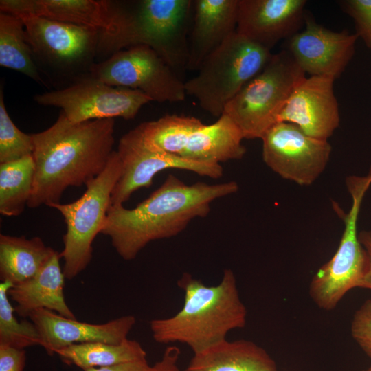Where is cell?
<instances>
[{"label":"cell","mask_w":371,"mask_h":371,"mask_svg":"<svg viewBox=\"0 0 371 371\" xmlns=\"http://www.w3.org/2000/svg\"><path fill=\"white\" fill-rule=\"evenodd\" d=\"M238 190L234 181L190 185L169 175L135 208L111 205L100 234L110 238L121 258L131 260L150 242L175 236L192 220L206 217L214 201Z\"/></svg>","instance_id":"obj_1"},{"label":"cell","mask_w":371,"mask_h":371,"mask_svg":"<svg viewBox=\"0 0 371 371\" xmlns=\"http://www.w3.org/2000/svg\"><path fill=\"white\" fill-rule=\"evenodd\" d=\"M114 118L74 123L60 111L47 129L32 134L34 177L30 208L60 203L65 190L100 175L113 152Z\"/></svg>","instance_id":"obj_2"},{"label":"cell","mask_w":371,"mask_h":371,"mask_svg":"<svg viewBox=\"0 0 371 371\" xmlns=\"http://www.w3.org/2000/svg\"><path fill=\"white\" fill-rule=\"evenodd\" d=\"M177 285L184 293L181 308L171 317L150 322L156 342L183 344L195 354L227 339L230 331L246 325L247 308L230 269L224 270L216 285H205L188 273L181 276Z\"/></svg>","instance_id":"obj_3"},{"label":"cell","mask_w":371,"mask_h":371,"mask_svg":"<svg viewBox=\"0 0 371 371\" xmlns=\"http://www.w3.org/2000/svg\"><path fill=\"white\" fill-rule=\"evenodd\" d=\"M272 56L271 50L236 32L203 60L195 76L184 82L186 95L218 117L226 104L263 70Z\"/></svg>","instance_id":"obj_4"},{"label":"cell","mask_w":371,"mask_h":371,"mask_svg":"<svg viewBox=\"0 0 371 371\" xmlns=\"http://www.w3.org/2000/svg\"><path fill=\"white\" fill-rule=\"evenodd\" d=\"M127 8L119 36L122 49L145 45L175 71L187 67L192 0H142Z\"/></svg>","instance_id":"obj_5"},{"label":"cell","mask_w":371,"mask_h":371,"mask_svg":"<svg viewBox=\"0 0 371 371\" xmlns=\"http://www.w3.org/2000/svg\"><path fill=\"white\" fill-rule=\"evenodd\" d=\"M121 171L120 158L113 150L104 170L85 184L87 189L80 198L70 203L47 205L60 212L67 226L60 252L65 278L73 279L90 263L93 241L100 234Z\"/></svg>","instance_id":"obj_6"},{"label":"cell","mask_w":371,"mask_h":371,"mask_svg":"<svg viewBox=\"0 0 371 371\" xmlns=\"http://www.w3.org/2000/svg\"><path fill=\"white\" fill-rule=\"evenodd\" d=\"M306 74L291 54L282 50L226 104L230 117L245 139H261L277 122V117L297 85Z\"/></svg>","instance_id":"obj_7"},{"label":"cell","mask_w":371,"mask_h":371,"mask_svg":"<svg viewBox=\"0 0 371 371\" xmlns=\"http://www.w3.org/2000/svg\"><path fill=\"white\" fill-rule=\"evenodd\" d=\"M352 205L347 214L333 203V208L344 223V229L337 251L313 277L309 294L321 309L336 308L344 296L358 287L363 278L366 254L357 233V221L361 205L371 186V167L365 176H349L346 179Z\"/></svg>","instance_id":"obj_8"},{"label":"cell","mask_w":371,"mask_h":371,"mask_svg":"<svg viewBox=\"0 0 371 371\" xmlns=\"http://www.w3.org/2000/svg\"><path fill=\"white\" fill-rule=\"evenodd\" d=\"M87 76L106 85L139 90L157 102H181L183 82L150 47L134 45L94 63Z\"/></svg>","instance_id":"obj_9"},{"label":"cell","mask_w":371,"mask_h":371,"mask_svg":"<svg viewBox=\"0 0 371 371\" xmlns=\"http://www.w3.org/2000/svg\"><path fill=\"white\" fill-rule=\"evenodd\" d=\"M36 103L61 109L74 123L115 118L133 119L152 100L139 90L106 85L89 76L63 89L34 96Z\"/></svg>","instance_id":"obj_10"},{"label":"cell","mask_w":371,"mask_h":371,"mask_svg":"<svg viewBox=\"0 0 371 371\" xmlns=\"http://www.w3.org/2000/svg\"><path fill=\"white\" fill-rule=\"evenodd\" d=\"M34 58L63 74H88L98 54V29L40 16H23Z\"/></svg>","instance_id":"obj_11"},{"label":"cell","mask_w":371,"mask_h":371,"mask_svg":"<svg viewBox=\"0 0 371 371\" xmlns=\"http://www.w3.org/2000/svg\"><path fill=\"white\" fill-rule=\"evenodd\" d=\"M265 164L282 179L300 186H311L329 161L331 146L304 133L295 125L274 124L260 139Z\"/></svg>","instance_id":"obj_12"},{"label":"cell","mask_w":371,"mask_h":371,"mask_svg":"<svg viewBox=\"0 0 371 371\" xmlns=\"http://www.w3.org/2000/svg\"><path fill=\"white\" fill-rule=\"evenodd\" d=\"M116 152L122 171L112 192L111 205H123L134 192L150 187L155 175L164 170H186L212 179H218L223 175L221 164L196 161L148 148L136 127L120 138Z\"/></svg>","instance_id":"obj_13"},{"label":"cell","mask_w":371,"mask_h":371,"mask_svg":"<svg viewBox=\"0 0 371 371\" xmlns=\"http://www.w3.org/2000/svg\"><path fill=\"white\" fill-rule=\"evenodd\" d=\"M358 38L346 30H329L306 14L304 29L287 39L286 50L309 76L336 80L352 60Z\"/></svg>","instance_id":"obj_14"},{"label":"cell","mask_w":371,"mask_h":371,"mask_svg":"<svg viewBox=\"0 0 371 371\" xmlns=\"http://www.w3.org/2000/svg\"><path fill=\"white\" fill-rule=\"evenodd\" d=\"M335 80L327 76H306L287 99L277 122L293 124L311 137L328 140L340 122Z\"/></svg>","instance_id":"obj_15"},{"label":"cell","mask_w":371,"mask_h":371,"mask_svg":"<svg viewBox=\"0 0 371 371\" xmlns=\"http://www.w3.org/2000/svg\"><path fill=\"white\" fill-rule=\"evenodd\" d=\"M305 0H238L236 32L271 50L304 27Z\"/></svg>","instance_id":"obj_16"},{"label":"cell","mask_w":371,"mask_h":371,"mask_svg":"<svg viewBox=\"0 0 371 371\" xmlns=\"http://www.w3.org/2000/svg\"><path fill=\"white\" fill-rule=\"evenodd\" d=\"M41 337V344L52 356L63 348L75 344L106 342L120 344L135 324L133 315H124L104 324H90L63 317L56 312L40 308L29 316Z\"/></svg>","instance_id":"obj_17"},{"label":"cell","mask_w":371,"mask_h":371,"mask_svg":"<svg viewBox=\"0 0 371 371\" xmlns=\"http://www.w3.org/2000/svg\"><path fill=\"white\" fill-rule=\"evenodd\" d=\"M1 12L23 16H40L60 22L98 29L100 34L117 27L121 3L95 0H1Z\"/></svg>","instance_id":"obj_18"},{"label":"cell","mask_w":371,"mask_h":371,"mask_svg":"<svg viewBox=\"0 0 371 371\" xmlns=\"http://www.w3.org/2000/svg\"><path fill=\"white\" fill-rule=\"evenodd\" d=\"M238 0L194 1L186 69L197 71L203 60L236 32Z\"/></svg>","instance_id":"obj_19"},{"label":"cell","mask_w":371,"mask_h":371,"mask_svg":"<svg viewBox=\"0 0 371 371\" xmlns=\"http://www.w3.org/2000/svg\"><path fill=\"white\" fill-rule=\"evenodd\" d=\"M60 253L53 256L32 278L8 290V296L16 304L15 312L29 317L34 311L47 309L70 319H76L64 296L65 275L60 265Z\"/></svg>","instance_id":"obj_20"},{"label":"cell","mask_w":371,"mask_h":371,"mask_svg":"<svg viewBox=\"0 0 371 371\" xmlns=\"http://www.w3.org/2000/svg\"><path fill=\"white\" fill-rule=\"evenodd\" d=\"M183 371H278L261 346L247 339L222 341L194 354Z\"/></svg>","instance_id":"obj_21"},{"label":"cell","mask_w":371,"mask_h":371,"mask_svg":"<svg viewBox=\"0 0 371 371\" xmlns=\"http://www.w3.org/2000/svg\"><path fill=\"white\" fill-rule=\"evenodd\" d=\"M244 139L237 124L223 113L216 122L203 124L192 135L181 157L214 164L238 160L246 153Z\"/></svg>","instance_id":"obj_22"},{"label":"cell","mask_w":371,"mask_h":371,"mask_svg":"<svg viewBox=\"0 0 371 371\" xmlns=\"http://www.w3.org/2000/svg\"><path fill=\"white\" fill-rule=\"evenodd\" d=\"M39 237L0 235V279L13 285L34 276L55 253Z\"/></svg>","instance_id":"obj_23"},{"label":"cell","mask_w":371,"mask_h":371,"mask_svg":"<svg viewBox=\"0 0 371 371\" xmlns=\"http://www.w3.org/2000/svg\"><path fill=\"white\" fill-rule=\"evenodd\" d=\"M56 354L63 363L76 366L82 370L146 358L142 345L128 339L120 344L100 341L75 344L58 350Z\"/></svg>","instance_id":"obj_24"},{"label":"cell","mask_w":371,"mask_h":371,"mask_svg":"<svg viewBox=\"0 0 371 371\" xmlns=\"http://www.w3.org/2000/svg\"><path fill=\"white\" fill-rule=\"evenodd\" d=\"M203 124L194 117L166 115L157 120L141 123L136 128L148 148L182 156L190 137Z\"/></svg>","instance_id":"obj_25"},{"label":"cell","mask_w":371,"mask_h":371,"mask_svg":"<svg viewBox=\"0 0 371 371\" xmlns=\"http://www.w3.org/2000/svg\"><path fill=\"white\" fill-rule=\"evenodd\" d=\"M0 65L43 82L21 18L0 12Z\"/></svg>","instance_id":"obj_26"},{"label":"cell","mask_w":371,"mask_h":371,"mask_svg":"<svg viewBox=\"0 0 371 371\" xmlns=\"http://www.w3.org/2000/svg\"><path fill=\"white\" fill-rule=\"evenodd\" d=\"M34 161L33 155L0 164V212L7 216L21 214L32 194Z\"/></svg>","instance_id":"obj_27"},{"label":"cell","mask_w":371,"mask_h":371,"mask_svg":"<svg viewBox=\"0 0 371 371\" xmlns=\"http://www.w3.org/2000/svg\"><path fill=\"white\" fill-rule=\"evenodd\" d=\"M12 286L7 281L0 283V344L19 349L40 345V335L34 324L26 319L19 322L14 316L8 293Z\"/></svg>","instance_id":"obj_28"},{"label":"cell","mask_w":371,"mask_h":371,"mask_svg":"<svg viewBox=\"0 0 371 371\" xmlns=\"http://www.w3.org/2000/svg\"><path fill=\"white\" fill-rule=\"evenodd\" d=\"M32 134L20 131L9 116L5 106L3 91H0V164L16 161L32 155Z\"/></svg>","instance_id":"obj_29"},{"label":"cell","mask_w":371,"mask_h":371,"mask_svg":"<svg viewBox=\"0 0 371 371\" xmlns=\"http://www.w3.org/2000/svg\"><path fill=\"white\" fill-rule=\"evenodd\" d=\"M341 10L354 21L355 34L371 49V0H342Z\"/></svg>","instance_id":"obj_30"},{"label":"cell","mask_w":371,"mask_h":371,"mask_svg":"<svg viewBox=\"0 0 371 371\" xmlns=\"http://www.w3.org/2000/svg\"><path fill=\"white\" fill-rule=\"evenodd\" d=\"M351 335L371 361V299L356 311L350 326Z\"/></svg>","instance_id":"obj_31"},{"label":"cell","mask_w":371,"mask_h":371,"mask_svg":"<svg viewBox=\"0 0 371 371\" xmlns=\"http://www.w3.org/2000/svg\"><path fill=\"white\" fill-rule=\"evenodd\" d=\"M25 361L24 349L0 344V371H23Z\"/></svg>","instance_id":"obj_32"},{"label":"cell","mask_w":371,"mask_h":371,"mask_svg":"<svg viewBox=\"0 0 371 371\" xmlns=\"http://www.w3.org/2000/svg\"><path fill=\"white\" fill-rule=\"evenodd\" d=\"M180 352L175 346H167L161 359L150 366L148 371H181L178 366Z\"/></svg>","instance_id":"obj_33"},{"label":"cell","mask_w":371,"mask_h":371,"mask_svg":"<svg viewBox=\"0 0 371 371\" xmlns=\"http://www.w3.org/2000/svg\"><path fill=\"white\" fill-rule=\"evenodd\" d=\"M359 238L366 251V265L358 287L371 290V231L361 232L359 234Z\"/></svg>","instance_id":"obj_34"},{"label":"cell","mask_w":371,"mask_h":371,"mask_svg":"<svg viewBox=\"0 0 371 371\" xmlns=\"http://www.w3.org/2000/svg\"><path fill=\"white\" fill-rule=\"evenodd\" d=\"M149 367L146 358L114 366L89 368L83 371H148Z\"/></svg>","instance_id":"obj_35"},{"label":"cell","mask_w":371,"mask_h":371,"mask_svg":"<svg viewBox=\"0 0 371 371\" xmlns=\"http://www.w3.org/2000/svg\"><path fill=\"white\" fill-rule=\"evenodd\" d=\"M363 371H371V366L368 367V368H366V370H364Z\"/></svg>","instance_id":"obj_36"}]
</instances>
